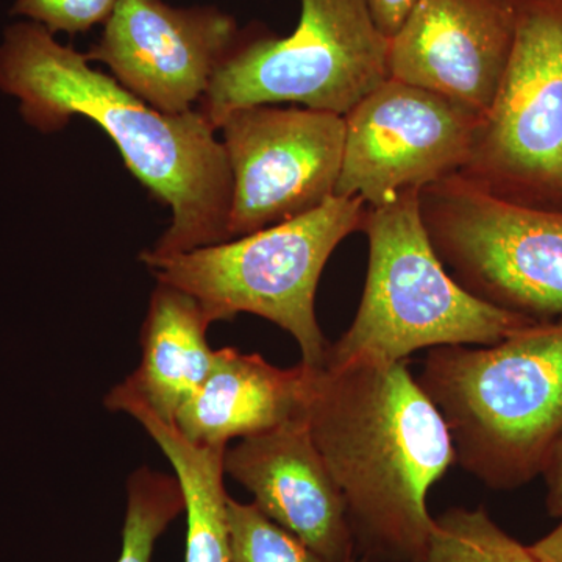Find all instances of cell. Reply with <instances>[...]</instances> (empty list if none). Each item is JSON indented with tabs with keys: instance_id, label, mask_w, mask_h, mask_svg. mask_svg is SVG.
Wrapping results in <instances>:
<instances>
[{
	"instance_id": "6da1fadb",
	"label": "cell",
	"mask_w": 562,
	"mask_h": 562,
	"mask_svg": "<svg viewBox=\"0 0 562 562\" xmlns=\"http://www.w3.org/2000/svg\"><path fill=\"white\" fill-rule=\"evenodd\" d=\"M90 63L43 25L21 22L0 46V90L20 99L22 116L41 132L83 116L110 136L128 171L171 209V225L150 254L228 241L231 165L205 114L162 113Z\"/></svg>"
},
{
	"instance_id": "7a4b0ae2",
	"label": "cell",
	"mask_w": 562,
	"mask_h": 562,
	"mask_svg": "<svg viewBox=\"0 0 562 562\" xmlns=\"http://www.w3.org/2000/svg\"><path fill=\"white\" fill-rule=\"evenodd\" d=\"M305 371L302 414L346 502L355 550L412 562L435 527L428 492L457 462L442 414L405 361Z\"/></svg>"
},
{
	"instance_id": "3957f363",
	"label": "cell",
	"mask_w": 562,
	"mask_h": 562,
	"mask_svg": "<svg viewBox=\"0 0 562 562\" xmlns=\"http://www.w3.org/2000/svg\"><path fill=\"white\" fill-rule=\"evenodd\" d=\"M442 414L457 462L494 491L541 475L562 435V319L494 346L428 350L417 376Z\"/></svg>"
},
{
	"instance_id": "277c9868",
	"label": "cell",
	"mask_w": 562,
	"mask_h": 562,
	"mask_svg": "<svg viewBox=\"0 0 562 562\" xmlns=\"http://www.w3.org/2000/svg\"><path fill=\"white\" fill-rule=\"evenodd\" d=\"M361 231L369 239L364 291L324 366L398 362L443 346H494L538 322L475 297L450 276L422 220L420 191L368 206Z\"/></svg>"
},
{
	"instance_id": "5b68a950",
	"label": "cell",
	"mask_w": 562,
	"mask_h": 562,
	"mask_svg": "<svg viewBox=\"0 0 562 562\" xmlns=\"http://www.w3.org/2000/svg\"><path fill=\"white\" fill-rule=\"evenodd\" d=\"M368 205L335 195L319 209L241 238L171 255L140 254L158 283L187 292L213 322L247 313L290 333L306 368H322L330 342L316 291L333 251L360 232Z\"/></svg>"
},
{
	"instance_id": "8992f818",
	"label": "cell",
	"mask_w": 562,
	"mask_h": 562,
	"mask_svg": "<svg viewBox=\"0 0 562 562\" xmlns=\"http://www.w3.org/2000/svg\"><path fill=\"white\" fill-rule=\"evenodd\" d=\"M291 35H247L214 74L199 110L216 131L233 111L297 103L347 113L390 79V38L368 0H301Z\"/></svg>"
},
{
	"instance_id": "52a82bcc",
	"label": "cell",
	"mask_w": 562,
	"mask_h": 562,
	"mask_svg": "<svg viewBox=\"0 0 562 562\" xmlns=\"http://www.w3.org/2000/svg\"><path fill=\"white\" fill-rule=\"evenodd\" d=\"M458 176L503 202L562 211V0L517 7L508 68Z\"/></svg>"
},
{
	"instance_id": "ba28073f",
	"label": "cell",
	"mask_w": 562,
	"mask_h": 562,
	"mask_svg": "<svg viewBox=\"0 0 562 562\" xmlns=\"http://www.w3.org/2000/svg\"><path fill=\"white\" fill-rule=\"evenodd\" d=\"M420 213L465 291L532 321L562 319V211L503 202L453 176L420 191Z\"/></svg>"
},
{
	"instance_id": "9c48e42d",
	"label": "cell",
	"mask_w": 562,
	"mask_h": 562,
	"mask_svg": "<svg viewBox=\"0 0 562 562\" xmlns=\"http://www.w3.org/2000/svg\"><path fill=\"white\" fill-rule=\"evenodd\" d=\"M220 131L233 180L231 239L294 220L335 198L346 143L341 114L247 106L225 117Z\"/></svg>"
},
{
	"instance_id": "30bf717a",
	"label": "cell",
	"mask_w": 562,
	"mask_h": 562,
	"mask_svg": "<svg viewBox=\"0 0 562 562\" xmlns=\"http://www.w3.org/2000/svg\"><path fill=\"white\" fill-rule=\"evenodd\" d=\"M344 120L346 143L336 195L382 206L403 192L458 176L482 116L390 77Z\"/></svg>"
},
{
	"instance_id": "8fae6325",
	"label": "cell",
	"mask_w": 562,
	"mask_h": 562,
	"mask_svg": "<svg viewBox=\"0 0 562 562\" xmlns=\"http://www.w3.org/2000/svg\"><path fill=\"white\" fill-rule=\"evenodd\" d=\"M247 33L216 7L180 9L162 0H120L99 43L85 54L125 90L162 113L195 110L214 74Z\"/></svg>"
},
{
	"instance_id": "7c38bea8",
	"label": "cell",
	"mask_w": 562,
	"mask_h": 562,
	"mask_svg": "<svg viewBox=\"0 0 562 562\" xmlns=\"http://www.w3.org/2000/svg\"><path fill=\"white\" fill-rule=\"evenodd\" d=\"M517 7L509 0H417L390 41L391 79L484 116L512 57Z\"/></svg>"
},
{
	"instance_id": "4fadbf2b",
	"label": "cell",
	"mask_w": 562,
	"mask_h": 562,
	"mask_svg": "<svg viewBox=\"0 0 562 562\" xmlns=\"http://www.w3.org/2000/svg\"><path fill=\"white\" fill-rule=\"evenodd\" d=\"M225 475L254 495L269 519L327 562L355 554L346 502L303 414L225 450Z\"/></svg>"
},
{
	"instance_id": "5bb4252c",
	"label": "cell",
	"mask_w": 562,
	"mask_h": 562,
	"mask_svg": "<svg viewBox=\"0 0 562 562\" xmlns=\"http://www.w3.org/2000/svg\"><path fill=\"white\" fill-rule=\"evenodd\" d=\"M305 366L281 369L233 347L214 351L205 382L177 413L188 441L227 449L233 439L271 430L302 413Z\"/></svg>"
},
{
	"instance_id": "9a60e30c",
	"label": "cell",
	"mask_w": 562,
	"mask_h": 562,
	"mask_svg": "<svg viewBox=\"0 0 562 562\" xmlns=\"http://www.w3.org/2000/svg\"><path fill=\"white\" fill-rule=\"evenodd\" d=\"M213 321L187 292L158 283L140 333L138 369L109 392L132 398L161 419L173 422L213 366L206 331Z\"/></svg>"
},
{
	"instance_id": "2e32d148",
	"label": "cell",
	"mask_w": 562,
	"mask_h": 562,
	"mask_svg": "<svg viewBox=\"0 0 562 562\" xmlns=\"http://www.w3.org/2000/svg\"><path fill=\"white\" fill-rule=\"evenodd\" d=\"M110 412L125 413L139 422L158 449L171 462L187 513L184 562H232L224 454L221 447L188 441L173 422L161 419L132 398L106 394Z\"/></svg>"
},
{
	"instance_id": "e0dca14e",
	"label": "cell",
	"mask_w": 562,
	"mask_h": 562,
	"mask_svg": "<svg viewBox=\"0 0 562 562\" xmlns=\"http://www.w3.org/2000/svg\"><path fill=\"white\" fill-rule=\"evenodd\" d=\"M412 562H538L483 508H450L435 517L427 546Z\"/></svg>"
},
{
	"instance_id": "ac0fdd59",
	"label": "cell",
	"mask_w": 562,
	"mask_h": 562,
	"mask_svg": "<svg viewBox=\"0 0 562 562\" xmlns=\"http://www.w3.org/2000/svg\"><path fill=\"white\" fill-rule=\"evenodd\" d=\"M184 513L183 492L176 476L140 468L128 476L127 509L116 562H151L155 543Z\"/></svg>"
},
{
	"instance_id": "d6986e66",
	"label": "cell",
	"mask_w": 562,
	"mask_h": 562,
	"mask_svg": "<svg viewBox=\"0 0 562 562\" xmlns=\"http://www.w3.org/2000/svg\"><path fill=\"white\" fill-rule=\"evenodd\" d=\"M227 524L232 562H327L255 503L228 497Z\"/></svg>"
},
{
	"instance_id": "ffe728a7",
	"label": "cell",
	"mask_w": 562,
	"mask_h": 562,
	"mask_svg": "<svg viewBox=\"0 0 562 562\" xmlns=\"http://www.w3.org/2000/svg\"><path fill=\"white\" fill-rule=\"evenodd\" d=\"M120 0H16L11 14L31 18L52 35H77L105 24Z\"/></svg>"
},
{
	"instance_id": "44dd1931",
	"label": "cell",
	"mask_w": 562,
	"mask_h": 562,
	"mask_svg": "<svg viewBox=\"0 0 562 562\" xmlns=\"http://www.w3.org/2000/svg\"><path fill=\"white\" fill-rule=\"evenodd\" d=\"M416 3L417 0H368L376 27L390 40L402 27Z\"/></svg>"
},
{
	"instance_id": "7402d4cb",
	"label": "cell",
	"mask_w": 562,
	"mask_h": 562,
	"mask_svg": "<svg viewBox=\"0 0 562 562\" xmlns=\"http://www.w3.org/2000/svg\"><path fill=\"white\" fill-rule=\"evenodd\" d=\"M541 475L546 479L547 512L562 519V435L550 450Z\"/></svg>"
},
{
	"instance_id": "603a6c76",
	"label": "cell",
	"mask_w": 562,
	"mask_h": 562,
	"mask_svg": "<svg viewBox=\"0 0 562 562\" xmlns=\"http://www.w3.org/2000/svg\"><path fill=\"white\" fill-rule=\"evenodd\" d=\"M528 549L538 562H562V522Z\"/></svg>"
},
{
	"instance_id": "cb8c5ba5",
	"label": "cell",
	"mask_w": 562,
	"mask_h": 562,
	"mask_svg": "<svg viewBox=\"0 0 562 562\" xmlns=\"http://www.w3.org/2000/svg\"><path fill=\"white\" fill-rule=\"evenodd\" d=\"M509 2H513L516 7H520L524 5V3L530 2V0H509Z\"/></svg>"
},
{
	"instance_id": "d4e9b609",
	"label": "cell",
	"mask_w": 562,
	"mask_h": 562,
	"mask_svg": "<svg viewBox=\"0 0 562 562\" xmlns=\"http://www.w3.org/2000/svg\"><path fill=\"white\" fill-rule=\"evenodd\" d=\"M347 562H368V561L362 560V558H360V560H357V558H351V560H349Z\"/></svg>"
}]
</instances>
